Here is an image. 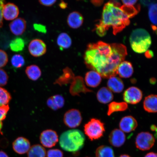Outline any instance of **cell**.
<instances>
[{
  "label": "cell",
  "mask_w": 157,
  "mask_h": 157,
  "mask_svg": "<svg viewBox=\"0 0 157 157\" xmlns=\"http://www.w3.org/2000/svg\"><path fill=\"white\" fill-rule=\"evenodd\" d=\"M121 8L124 12L129 17V18L134 17L135 15L137 14L140 10L139 6H137L136 7H135L133 6L124 5L121 7Z\"/></svg>",
  "instance_id": "1f68e13d"
},
{
  "label": "cell",
  "mask_w": 157,
  "mask_h": 157,
  "mask_svg": "<svg viewBox=\"0 0 157 157\" xmlns=\"http://www.w3.org/2000/svg\"><path fill=\"white\" fill-rule=\"evenodd\" d=\"M29 50L32 56L38 57L46 53V45L45 43L40 39H35L29 43Z\"/></svg>",
  "instance_id": "8fae6325"
},
{
  "label": "cell",
  "mask_w": 157,
  "mask_h": 157,
  "mask_svg": "<svg viewBox=\"0 0 157 157\" xmlns=\"http://www.w3.org/2000/svg\"><path fill=\"white\" fill-rule=\"evenodd\" d=\"M75 76L72 71L68 67L63 70V73L56 80L54 84H58L60 86L71 84Z\"/></svg>",
  "instance_id": "e0dca14e"
},
{
  "label": "cell",
  "mask_w": 157,
  "mask_h": 157,
  "mask_svg": "<svg viewBox=\"0 0 157 157\" xmlns=\"http://www.w3.org/2000/svg\"><path fill=\"white\" fill-rule=\"evenodd\" d=\"M2 13L3 17L6 20L12 21L18 16L19 10L14 4L9 3L4 5Z\"/></svg>",
  "instance_id": "9a60e30c"
},
{
  "label": "cell",
  "mask_w": 157,
  "mask_h": 157,
  "mask_svg": "<svg viewBox=\"0 0 157 157\" xmlns=\"http://www.w3.org/2000/svg\"><path fill=\"white\" fill-rule=\"evenodd\" d=\"M9 109L10 107L8 105L0 107V134L2 135H3L2 129L3 127V121L6 117Z\"/></svg>",
  "instance_id": "836d02e7"
},
{
  "label": "cell",
  "mask_w": 157,
  "mask_h": 157,
  "mask_svg": "<svg viewBox=\"0 0 157 157\" xmlns=\"http://www.w3.org/2000/svg\"><path fill=\"white\" fill-rule=\"evenodd\" d=\"M31 148V144L25 137H19L13 141V148L14 151L19 155L25 154L28 152Z\"/></svg>",
  "instance_id": "7c38bea8"
},
{
  "label": "cell",
  "mask_w": 157,
  "mask_h": 157,
  "mask_svg": "<svg viewBox=\"0 0 157 157\" xmlns=\"http://www.w3.org/2000/svg\"><path fill=\"white\" fill-rule=\"evenodd\" d=\"M128 108V105L125 102H112L108 105L107 115L110 116L115 112L125 111Z\"/></svg>",
  "instance_id": "d4e9b609"
},
{
  "label": "cell",
  "mask_w": 157,
  "mask_h": 157,
  "mask_svg": "<svg viewBox=\"0 0 157 157\" xmlns=\"http://www.w3.org/2000/svg\"><path fill=\"white\" fill-rule=\"evenodd\" d=\"M46 152L44 147L39 144L33 145L27 153L28 157H46Z\"/></svg>",
  "instance_id": "4316f807"
},
{
  "label": "cell",
  "mask_w": 157,
  "mask_h": 157,
  "mask_svg": "<svg viewBox=\"0 0 157 157\" xmlns=\"http://www.w3.org/2000/svg\"><path fill=\"white\" fill-rule=\"evenodd\" d=\"M85 83L88 87L95 88L98 87L101 82V77L100 75L95 71L92 70L86 74Z\"/></svg>",
  "instance_id": "d6986e66"
},
{
  "label": "cell",
  "mask_w": 157,
  "mask_h": 157,
  "mask_svg": "<svg viewBox=\"0 0 157 157\" xmlns=\"http://www.w3.org/2000/svg\"><path fill=\"white\" fill-rule=\"evenodd\" d=\"M120 5L118 1H114L104 6L101 19L96 25V32L99 36H105L111 27L113 34L116 35L129 25V17L121 9Z\"/></svg>",
  "instance_id": "7a4b0ae2"
},
{
  "label": "cell",
  "mask_w": 157,
  "mask_h": 157,
  "mask_svg": "<svg viewBox=\"0 0 157 157\" xmlns=\"http://www.w3.org/2000/svg\"><path fill=\"white\" fill-rule=\"evenodd\" d=\"M123 97L125 102L131 105H136L142 100V92L137 87H131L127 88L124 92Z\"/></svg>",
  "instance_id": "30bf717a"
},
{
  "label": "cell",
  "mask_w": 157,
  "mask_h": 157,
  "mask_svg": "<svg viewBox=\"0 0 157 157\" xmlns=\"http://www.w3.org/2000/svg\"><path fill=\"white\" fill-rule=\"evenodd\" d=\"M155 137L149 132H141L137 135L135 144L139 150L144 151L150 150L154 146Z\"/></svg>",
  "instance_id": "8992f818"
},
{
  "label": "cell",
  "mask_w": 157,
  "mask_h": 157,
  "mask_svg": "<svg viewBox=\"0 0 157 157\" xmlns=\"http://www.w3.org/2000/svg\"><path fill=\"white\" fill-rule=\"evenodd\" d=\"M11 99V96L7 90L0 87V107L8 105Z\"/></svg>",
  "instance_id": "4dcf8cb0"
},
{
  "label": "cell",
  "mask_w": 157,
  "mask_h": 157,
  "mask_svg": "<svg viewBox=\"0 0 157 157\" xmlns=\"http://www.w3.org/2000/svg\"><path fill=\"white\" fill-rule=\"evenodd\" d=\"M40 142L46 148H50L56 146L59 141L57 133L52 129H47L43 131L40 136Z\"/></svg>",
  "instance_id": "9c48e42d"
},
{
  "label": "cell",
  "mask_w": 157,
  "mask_h": 157,
  "mask_svg": "<svg viewBox=\"0 0 157 157\" xmlns=\"http://www.w3.org/2000/svg\"><path fill=\"white\" fill-rule=\"evenodd\" d=\"M82 121L81 113L78 109H70L64 114V123L66 126L70 128H76L79 126Z\"/></svg>",
  "instance_id": "52a82bcc"
},
{
  "label": "cell",
  "mask_w": 157,
  "mask_h": 157,
  "mask_svg": "<svg viewBox=\"0 0 157 157\" xmlns=\"http://www.w3.org/2000/svg\"><path fill=\"white\" fill-rule=\"evenodd\" d=\"M8 79V76L5 70L0 68V86L6 85Z\"/></svg>",
  "instance_id": "8d00e7d4"
},
{
  "label": "cell",
  "mask_w": 157,
  "mask_h": 157,
  "mask_svg": "<svg viewBox=\"0 0 157 157\" xmlns=\"http://www.w3.org/2000/svg\"><path fill=\"white\" fill-rule=\"evenodd\" d=\"M34 27L35 29L41 32H46V29L45 27L41 25L34 24Z\"/></svg>",
  "instance_id": "b9f144b4"
},
{
  "label": "cell",
  "mask_w": 157,
  "mask_h": 157,
  "mask_svg": "<svg viewBox=\"0 0 157 157\" xmlns=\"http://www.w3.org/2000/svg\"><path fill=\"white\" fill-rule=\"evenodd\" d=\"M144 157H157V154L153 152L148 153L145 155Z\"/></svg>",
  "instance_id": "bcb514c9"
},
{
  "label": "cell",
  "mask_w": 157,
  "mask_h": 157,
  "mask_svg": "<svg viewBox=\"0 0 157 157\" xmlns=\"http://www.w3.org/2000/svg\"><path fill=\"white\" fill-rule=\"evenodd\" d=\"M131 48L135 52L142 54L147 52L151 44L150 34L144 29H135L129 38Z\"/></svg>",
  "instance_id": "277c9868"
},
{
  "label": "cell",
  "mask_w": 157,
  "mask_h": 157,
  "mask_svg": "<svg viewBox=\"0 0 157 157\" xmlns=\"http://www.w3.org/2000/svg\"><path fill=\"white\" fill-rule=\"evenodd\" d=\"M47 104L48 106L50 108V109L54 111H56L58 110L57 108L55 105L53 101L52 97H50L48 98L47 101Z\"/></svg>",
  "instance_id": "ab89813d"
},
{
  "label": "cell",
  "mask_w": 157,
  "mask_h": 157,
  "mask_svg": "<svg viewBox=\"0 0 157 157\" xmlns=\"http://www.w3.org/2000/svg\"><path fill=\"white\" fill-rule=\"evenodd\" d=\"M83 16L77 11L72 12L69 14L67 17V24L72 29L79 28L83 25Z\"/></svg>",
  "instance_id": "ac0fdd59"
},
{
  "label": "cell",
  "mask_w": 157,
  "mask_h": 157,
  "mask_svg": "<svg viewBox=\"0 0 157 157\" xmlns=\"http://www.w3.org/2000/svg\"><path fill=\"white\" fill-rule=\"evenodd\" d=\"M71 84L69 91L72 96L80 97V94H86L93 92L92 90L86 87L83 78L81 76H76Z\"/></svg>",
  "instance_id": "ba28073f"
},
{
  "label": "cell",
  "mask_w": 157,
  "mask_h": 157,
  "mask_svg": "<svg viewBox=\"0 0 157 157\" xmlns=\"http://www.w3.org/2000/svg\"><path fill=\"white\" fill-rule=\"evenodd\" d=\"M25 46V41L21 38H17L12 40L10 44L11 50L13 52H18L22 51Z\"/></svg>",
  "instance_id": "f546056e"
},
{
  "label": "cell",
  "mask_w": 157,
  "mask_h": 157,
  "mask_svg": "<svg viewBox=\"0 0 157 157\" xmlns=\"http://www.w3.org/2000/svg\"><path fill=\"white\" fill-rule=\"evenodd\" d=\"M140 2L143 5L146 6H149V5L154 2V1H141Z\"/></svg>",
  "instance_id": "ee69618b"
},
{
  "label": "cell",
  "mask_w": 157,
  "mask_h": 157,
  "mask_svg": "<svg viewBox=\"0 0 157 157\" xmlns=\"http://www.w3.org/2000/svg\"><path fill=\"white\" fill-rule=\"evenodd\" d=\"M97 97L98 101L103 104H107L113 99L112 92L106 87H102L97 92Z\"/></svg>",
  "instance_id": "603a6c76"
},
{
  "label": "cell",
  "mask_w": 157,
  "mask_h": 157,
  "mask_svg": "<svg viewBox=\"0 0 157 157\" xmlns=\"http://www.w3.org/2000/svg\"><path fill=\"white\" fill-rule=\"evenodd\" d=\"M156 128L157 127H156V125H152L150 127L151 130L153 131H155Z\"/></svg>",
  "instance_id": "681fc988"
},
{
  "label": "cell",
  "mask_w": 157,
  "mask_h": 157,
  "mask_svg": "<svg viewBox=\"0 0 157 157\" xmlns=\"http://www.w3.org/2000/svg\"><path fill=\"white\" fill-rule=\"evenodd\" d=\"M133 69L132 64L130 62L123 61L119 64L117 69V74L121 77L127 78L132 76Z\"/></svg>",
  "instance_id": "7402d4cb"
},
{
  "label": "cell",
  "mask_w": 157,
  "mask_h": 157,
  "mask_svg": "<svg viewBox=\"0 0 157 157\" xmlns=\"http://www.w3.org/2000/svg\"><path fill=\"white\" fill-rule=\"evenodd\" d=\"M137 125L136 119L131 116H127L122 118L119 123V127L124 132L129 133L134 131Z\"/></svg>",
  "instance_id": "5bb4252c"
},
{
  "label": "cell",
  "mask_w": 157,
  "mask_h": 157,
  "mask_svg": "<svg viewBox=\"0 0 157 157\" xmlns=\"http://www.w3.org/2000/svg\"><path fill=\"white\" fill-rule=\"evenodd\" d=\"M92 3L95 6H101L102 4L103 1H91Z\"/></svg>",
  "instance_id": "7dc6e473"
},
{
  "label": "cell",
  "mask_w": 157,
  "mask_h": 157,
  "mask_svg": "<svg viewBox=\"0 0 157 157\" xmlns=\"http://www.w3.org/2000/svg\"><path fill=\"white\" fill-rule=\"evenodd\" d=\"M4 5L5 1H0V27H1L3 25V16L2 10Z\"/></svg>",
  "instance_id": "f35d334b"
},
{
  "label": "cell",
  "mask_w": 157,
  "mask_h": 157,
  "mask_svg": "<svg viewBox=\"0 0 157 157\" xmlns=\"http://www.w3.org/2000/svg\"><path fill=\"white\" fill-rule=\"evenodd\" d=\"M143 107L149 113H157V95L152 94L145 98Z\"/></svg>",
  "instance_id": "44dd1931"
},
{
  "label": "cell",
  "mask_w": 157,
  "mask_h": 157,
  "mask_svg": "<svg viewBox=\"0 0 157 157\" xmlns=\"http://www.w3.org/2000/svg\"><path fill=\"white\" fill-rule=\"evenodd\" d=\"M85 137L79 129H71L63 133L60 137L59 144L66 151L76 152L84 146Z\"/></svg>",
  "instance_id": "3957f363"
},
{
  "label": "cell",
  "mask_w": 157,
  "mask_h": 157,
  "mask_svg": "<svg viewBox=\"0 0 157 157\" xmlns=\"http://www.w3.org/2000/svg\"><path fill=\"white\" fill-rule=\"evenodd\" d=\"M11 63L13 67L19 68L24 65L25 60L24 58L21 55L15 54L12 58Z\"/></svg>",
  "instance_id": "d6a6232c"
},
{
  "label": "cell",
  "mask_w": 157,
  "mask_h": 157,
  "mask_svg": "<svg viewBox=\"0 0 157 157\" xmlns=\"http://www.w3.org/2000/svg\"><path fill=\"white\" fill-rule=\"evenodd\" d=\"M57 109H61L64 105L65 101L63 97L60 95H56L51 97Z\"/></svg>",
  "instance_id": "e575fe53"
},
{
  "label": "cell",
  "mask_w": 157,
  "mask_h": 157,
  "mask_svg": "<svg viewBox=\"0 0 157 157\" xmlns=\"http://www.w3.org/2000/svg\"><path fill=\"white\" fill-rule=\"evenodd\" d=\"M155 2L154 1L148 6V16L149 19L153 25V29L156 31L157 26V3H155Z\"/></svg>",
  "instance_id": "83f0119b"
},
{
  "label": "cell",
  "mask_w": 157,
  "mask_h": 157,
  "mask_svg": "<svg viewBox=\"0 0 157 157\" xmlns=\"http://www.w3.org/2000/svg\"><path fill=\"white\" fill-rule=\"evenodd\" d=\"M9 27L13 34L17 36L21 35L26 29V21L22 18L16 19L10 23Z\"/></svg>",
  "instance_id": "2e32d148"
},
{
  "label": "cell",
  "mask_w": 157,
  "mask_h": 157,
  "mask_svg": "<svg viewBox=\"0 0 157 157\" xmlns=\"http://www.w3.org/2000/svg\"><path fill=\"white\" fill-rule=\"evenodd\" d=\"M63 153L58 149H50L47 153V157H63Z\"/></svg>",
  "instance_id": "d590c367"
},
{
  "label": "cell",
  "mask_w": 157,
  "mask_h": 157,
  "mask_svg": "<svg viewBox=\"0 0 157 157\" xmlns=\"http://www.w3.org/2000/svg\"><path fill=\"white\" fill-rule=\"evenodd\" d=\"M25 71L29 79L33 81L38 80L42 75L40 68L36 65H31L27 67Z\"/></svg>",
  "instance_id": "484cf974"
},
{
  "label": "cell",
  "mask_w": 157,
  "mask_h": 157,
  "mask_svg": "<svg viewBox=\"0 0 157 157\" xmlns=\"http://www.w3.org/2000/svg\"><path fill=\"white\" fill-rule=\"evenodd\" d=\"M127 54L126 47L122 44L99 41L88 45L84 61L88 68L109 78L117 75L118 67Z\"/></svg>",
  "instance_id": "6da1fadb"
},
{
  "label": "cell",
  "mask_w": 157,
  "mask_h": 157,
  "mask_svg": "<svg viewBox=\"0 0 157 157\" xmlns=\"http://www.w3.org/2000/svg\"><path fill=\"white\" fill-rule=\"evenodd\" d=\"M57 44L61 50L68 49L71 46L72 39L67 34L62 33L59 35L57 39Z\"/></svg>",
  "instance_id": "cb8c5ba5"
},
{
  "label": "cell",
  "mask_w": 157,
  "mask_h": 157,
  "mask_svg": "<svg viewBox=\"0 0 157 157\" xmlns=\"http://www.w3.org/2000/svg\"><path fill=\"white\" fill-rule=\"evenodd\" d=\"M155 136L157 138V127L155 131Z\"/></svg>",
  "instance_id": "816d5d0a"
},
{
  "label": "cell",
  "mask_w": 157,
  "mask_h": 157,
  "mask_svg": "<svg viewBox=\"0 0 157 157\" xmlns=\"http://www.w3.org/2000/svg\"><path fill=\"white\" fill-rule=\"evenodd\" d=\"M84 133L90 140H98L103 136L105 124L99 119L92 118L84 125Z\"/></svg>",
  "instance_id": "5b68a950"
},
{
  "label": "cell",
  "mask_w": 157,
  "mask_h": 157,
  "mask_svg": "<svg viewBox=\"0 0 157 157\" xmlns=\"http://www.w3.org/2000/svg\"><path fill=\"white\" fill-rule=\"evenodd\" d=\"M95 154L96 157H115L113 149L111 147L104 145L98 147Z\"/></svg>",
  "instance_id": "f1b7e54d"
},
{
  "label": "cell",
  "mask_w": 157,
  "mask_h": 157,
  "mask_svg": "<svg viewBox=\"0 0 157 157\" xmlns=\"http://www.w3.org/2000/svg\"><path fill=\"white\" fill-rule=\"evenodd\" d=\"M119 157H131L130 156L126 154H124L121 155Z\"/></svg>",
  "instance_id": "f907efd6"
},
{
  "label": "cell",
  "mask_w": 157,
  "mask_h": 157,
  "mask_svg": "<svg viewBox=\"0 0 157 157\" xmlns=\"http://www.w3.org/2000/svg\"><path fill=\"white\" fill-rule=\"evenodd\" d=\"M137 1H122V2L124 5L133 6L137 2Z\"/></svg>",
  "instance_id": "7bdbcfd3"
},
{
  "label": "cell",
  "mask_w": 157,
  "mask_h": 157,
  "mask_svg": "<svg viewBox=\"0 0 157 157\" xmlns=\"http://www.w3.org/2000/svg\"><path fill=\"white\" fill-rule=\"evenodd\" d=\"M39 2L40 4L43 6L50 7L53 5L56 1L52 0V1H39Z\"/></svg>",
  "instance_id": "60d3db41"
},
{
  "label": "cell",
  "mask_w": 157,
  "mask_h": 157,
  "mask_svg": "<svg viewBox=\"0 0 157 157\" xmlns=\"http://www.w3.org/2000/svg\"><path fill=\"white\" fill-rule=\"evenodd\" d=\"M8 62L7 55L4 51L0 50V68L4 67Z\"/></svg>",
  "instance_id": "74e56055"
},
{
  "label": "cell",
  "mask_w": 157,
  "mask_h": 157,
  "mask_svg": "<svg viewBox=\"0 0 157 157\" xmlns=\"http://www.w3.org/2000/svg\"><path fill=\"white\" fill-rule=\"evenodd\" d=\"M0 157H9L8 155L3 151H0Z\"/></svg>",
  "instance_id": "c3c4849f"
},
{
  "label": "cell",
  "mask_w": 157,
  "mask_h": 157,
  "mask_svg": "<svg viewBox=\"0 0 157 157\" xmlns=\"http://www.w3.org/2000/svg\"><path fill=\"white\" fill-rule=\"evenodd\" d=\"M59 6L62 9H65L67 7V3L63 1H62L59 5Z\"/></svg>",
  "instance_id": "f6af8a7d"
},
{
  "label": "cell",
  "mask_w": 157,
  "mask_h": 157,
  "mask_svg": "<svg viewBox=\"0 0 157 157\" xmlns=\"http://www.w3.org/2000/svg\"><path fill=\"white\" fill-rule=\"evenodd\" d=\"M107 84L108 88L115 93H121L124 88V84L122 80L116 76L109 78Z\"/></svg>",
  "instance_id": "ffe728a7"
},
{
  "label": "cell",
  "mask_w": 157,
  "mask_h": 157,
  "mask_svg": "<svg viewBox=\"0 0 157 157\" xmlns=\"http://www.w3.org/2000/svg\"><path fill=\"white\" fill-rule=\"evenodd\" d=\"M126 140L124 132L120 129H115L111 132L109 136V141L112 146L115 147L122 146Z\"/></svg>",
  "instance_id": "4fadbf2b"
}]
</instances>
